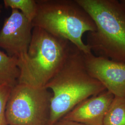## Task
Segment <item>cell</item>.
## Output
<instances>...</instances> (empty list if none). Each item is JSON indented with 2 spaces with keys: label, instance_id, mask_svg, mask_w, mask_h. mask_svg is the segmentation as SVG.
<instances>
[{
  "label": "cell",
  "instance_id": "1",
  "mask_svg": "<svg viewBox=\"0 0 125 125\" xmlns=\"http://www.w3.org/2000/svg\"><path fill=\"white\" fill-rule=\"evenodd\" d=\"M45 87L52 91L48 125L62 119L86 99L106 90L89 75L83 52L72 44L62 66Z\"/></svg>",
  "mask_w": 125,
  "mask_h": 125
},
{
  "label": "cell",
  "instance_id": "2",
  "mask_svg": "<svg viewBox=\"0 0 125 125\" xmlns=\"http://www.w3.org/2000/svg\"><path fill=\"white\" fill-rule=\"evenodd\" d=\"M89 13L96 30L87 43L96 56L125 62V11L117 0H76Z\"/></svg>",
  "mask_w": 125,
  "mask_h": 125
},
{
  "label": "cell",
  "instance_id": "3",
  "mask_svg": "<svg viewBox=\"0 0 125 125\" xmlns=\"http://www.w3.org/2000/svg\"><path fill=\"white\" fill-rule=\"evenodd\" d=\"M38 11L33 27L65 39L84 53L91 51L83 40L85 32L96 30L93 20L76 0H36Z\"/></svg>",
  "mask_w": 125,
  "mask_h": 125
},
{
  "label": "cell",
  "instance_id": "4",
  "mask_svg": "<svg viewBox=\"0 0 125 125\" xmlns=\"http://www.w3.org/2000/svg\"><path fill=\"white\" fill-rule=\"evenodd\" d=\"M72 44L34 27L27 55L18 60V83L45 87L62 66Z\"/></svg>",
  "mask_w": 125,
  "mask_h": 125
},
{
  "label": "cell",
  "instance_id": "5",
  "mask_svg": "<svg viewBox=\"0 0 125 125\" xmlns=\"http://www.w3.org/2000/svg\"><path fill=\"white\" fill-rule=\"evenodd\" d=\"M52 93L45 87L17 83L11 89L6 109L8 125H47Z\"/></svg>",
  "mask_w": 125,
  "mask_h": 125
},
{
  "label": "cell",
  "instance_id": "6",
  "mask_svg": "<svg viewBox=\"0 0 125 125\" xmlns=\"http://www.w3.org/2000/svg\"><path fill=\"white\" fill-rule=\"evenodd\" d=\"M33 27L17 9H12L0 30V48L9 56L21 60L27 55Z\"/></svg>",
  "mask_w": 125,
  "mask_h": 125
},
{
  "label": "cell",
  "instance_id": "7",
  "mask_svg": "<svg viewBox=\"0 0 125 125\" xmlns=\"http://www.w3.org/2000/svg\"><path fill=\"white\" fill-rule=\"evenodd\" d=\"M89 75L100 82L116 97L125 96V62L96 56L92 52L83 53Z\"/></svg>",
  "mask_w": 125,
  "mask_h": 125
},
{
  "label": "cell",
  "instance_id": "8",
  "mask_svg": "<svg viewBox=\"0 0 125 125\" xmlns=\"http://www.w3.org/2000/svg\"><path fill=\"white\" fill-rule=\"evenodd\" d=\"M115 96L107 90L78 104L62 119L84 125H103Z\"/></svg>",
  "mask_w": 125,
  "mask_h": 125
},
{
  "label": "cell",
  "instance_id": "9",
  "mask_svg": "<svg viewBox=\"0 0 125 125\" xmlns=\"http://www.w3.org/2000/svg\"><path fill=\"white\" fill-rule=\"evenodd\" d=\"M19 76L18 59L0 50V85L13 87L18 83Z\"/></svg>",
  "mask_w": 125,
  "mask_h": 125
},
{
  "label": "cell",
  "instance_id": "10",
  "mask_svg": "<svg viewBox=\"0 0 125 125\" xmlns=\"http://www.w3.org/2000/svg\"><path fill=\"white\" fill-rule=\"evenodd\" d=\"M103 125H125V96H115L105 116Z\"/></svg>",
  "mask_w": 125,
  "mask_h": 125
},
{
  "label": "cell",
  "instance_id": "11",
  "mask_svg": "<svg viewBox=\"0 0 125 125\" xmlns=\"http://www.w3.org/2000/svg\"><path fill=\"white\" fill-rule=\"evenodd\" d=\"M5 7L12 9H17L30 21L36 17L38 6L36 0H4Z\"/></svg>",
  "mask_w": 125,
  "mask_h": 125
},
{
  "label": "cell",
  "instance_id": "12",
  "mask_svg": "<svg viewBox=\"0 0 125 125\" xmlns=\"http://www.w3.org/2000/svg\"><path fill=\"white\" fill-rule=\"evenodd\" d=\"M12 87L7 84L0 85V125H8L6 109Z\"/></svg>",
  "mask_w": 125,
  "mask_h": 125
},
{
  "label": "cell",
  "instance_id": "13",
  "mask_svg": "<svg viewBox=\"0 0 125 125\" xmlns=\"http://www.w3.org/2000/svg\"><path fill=\"white\" fill-rule=\"evenodd\" d=\"M47 125H84L79 123L62 119L53 124Z\"/></svg>",
  "mask_w": 125,
  "mask_h": 125
},
{
  "label": "cell",
  "instance_id": "14",
  "mask_svg": "<svg viewBox=\"0 0 125 125\" xmlns=\"http://www.w3.org/2000/svg\"><path fill=\"white\" fill-rule=\"evenodd\" d=\"M119 1L122 8L125 11V0H119Z\"/></svg>",
  "mask_w": 125,
  "mask_h": 125
},
{
  "label": "cell",
  "instance_id": "15",
  "mask_svg": "<svg viewBox=\"0 0 125 125\" xmlns=\"http://www.w3.org/2000/svg\"><path fill=\"white\" fill-rule=\"evenodd\" d=\"M1 9H2V6L0 4V14L1 13Z\"/></svg>",
  "mask_w": 125,
  "mask_h": 125
}]
</instances>
